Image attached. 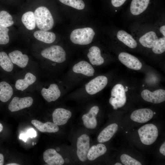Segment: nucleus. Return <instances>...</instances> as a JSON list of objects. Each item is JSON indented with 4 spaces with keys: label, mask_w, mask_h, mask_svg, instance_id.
I'll return each mask as SVG.
<instances>
[{
    "label": "nucleus",
    "mask_w": 165,
    "mask_h": 165,
    "mask_svg": "<svg viewBox=\"0 0 165 165\" xmlns=\"http://www.w3.org/2000/svg\"><path fill=\"white\" fill-rule=\"evenodd\" d=\"M127 0H111L112 5L115 7H119L122 5Z\"/></svg>",
    "instance_id": "f704fd0d"
},
{
    "label": "nucleus",
    "mask_w": 165,
    "mask_h": 165,
    "mask_svg": "<svg viewBox=\"0 0 165 165\" xmlns=\"http://www.w3.org/2000/svg\"><path fill=\"white\" fill-rule=\"evenodd\" d=\"M90 138L84 134L79 137L77 142V154L79 160L82 162L86 160L87 154L90 149Z\"/></svg>",
    "instance_id": "0eeeda50"
},
{
    "label": "nucleus",
    "mask_w": 165,
    "mask_h": 165,
    "mask_svg": "<svg viewBox=\"0 0 165 165\" xmlns=\"http://www.w3.org/2000/svg\"><path fill=\"white\" fill-rule=\"evenodd\" d=\"M158 39L156 33L151 31L141 36L139 39V42L143 46L151 48L156 45Z\"/></svg>",
    "instance_id": "aec40b11"
},
{
    "label": "nucleus",
    "mask_w": 165,
    "mask_h": 165,
    "mask_svg": "<svg viewBox=\"0 0 165 165\" xmlns=\"http://www.w3.org/2000/svg\"><path fill=\"white\" fill-rule=\"evenodd\" d=\"M152 50L153 52L156 54H161L165 51V37H163L158 39L156 45Z\"/></svg>",
    "instance_id": "2f4dec72"
},
{
    "label": "nucleus",
    "mask_w": 165,
    "mask_h": 165,
    "mask_svg": "<svg viewBox=\"0 0 165 165\" xmlns=\"http://www.w3.org/2000/svg\"><path fill=\"white\" fill-rule=\"evenodd\" d=\"M21 20L26 28L29 30L34 29L36 26L34 13L31 11H28L23 14Z\"/></svg>",
    "instance_id": "cd10ccee"
},
{
    "label": "nucleus",
    "mask_w": 165,
    "mask_h": 165,
    "mask_svg": "<svg viewBox=\"0 0 165 165\" xmlns=\"http://www.w3.org/2000/svg\"><path fill=\"white\" fill-rule=\"evenodd\" d=\"M33 102V99L31 97L23 98L15 97L9 103L8 108L11 112H16L30 107Z\"/></svg>",
    "instance_id": "9d476101"
},
{
    "label": "nucleus",
    "mask_w": 165,
    "mask_h": 165,
    "mask_svg": "<svg viewBox=\"0 0 165 165\" xmlns=\"http://www.w3.org/2000/svg\"><path fill=\"white\" fill-rule=\"evenodd\" d=\"M118 58L122 63L129 68L138 70L142 68V64L140 61L134 56L128 53H120Z\"/></svg>",
    "instance_id": "1a4fd4ad"
},
{
    "label": "nucleus",
    "mask_w": 165,
    "mask_h": 165,
    "mask_svg": "<svg viewBox=\"0 0 165 165\" xmlns=\"http://www.w3.org/2000/svg\"><path fill=\"white\" fill-rule=\"evenodd\" d=\"M89 51L87 56L92 64L100 65L104 63V60L101 55L99 48L95 46H92L89 49Z\"/></svg>",
    "instance_id": "412c9836"
},
{
    "label": "nucleus",
    "mask_w": 165,
    "mask_h": 165,
    "mask_svg": "<svg viewBox=\"0 0 165 165\" xmlns=\"http://www.w3.org/2000/svg\"><path fill=\"white\" fill-rule=\"evenodd\" d=\"M117 37L120 41L130 48H135L137 46L136 41L132 36L124 31H119Z\"/></svg>",
    "instance_id": "a878e982"
},
{
    "label": "nucleus",
    "mask_w": 165,
    "mask_h": 165,
    "mask_svg": "<svg viewBox=\"0 0 165 165\" xmlns=\"http://www.w3.org/2000/svg\"><path fill=\"white\" fill-rule=\"evenodd\" d=\"M138 132L142 143L147 145L153 144L156 141L158 135L157 127L152 124L143 126L138 129Z\"/></svg>",
    "instance_id": "7ed1b4c3"
},
{
    "label": "nucleus",
    "mask_w": 165,
    "mask_h": 165,
    "mask_svg": "<svg viewBox=\"0 0 165 165\" xmlns=\"http://www.w3.org/2000/svg\"><path fill=\"white\" fill-rule=\"evenodd\" d=\"M111 96L109 102L114 109L116 110L123 107L126 102L127 97L124 88L121 84H117L113 87Z\"/></svg>",
    "instance_id": "20e7f679"
},
{
    "label": "nucleus",
    "mask_w": 165,
    "mask_h": 165,
    "mask_svg": "<svg viewBox=\"0 0 165 165\" xmlns=\"http://www.w3.org/2000/svg\"><path fill=\"white\" fill-rule=\"evenodd\" d=\"M150 0H132L130 6L131 13L138 15L144 12L148 5Z\"/></svg>",
    "instance_id": "4be33fe9"
},
{
    "label": "nucleus",
    "mask_w": 165,
    "mask_h": 165,
    "mask_svg": "<svg viewBox=\"0 0 165 165\" xmlns=\"http://www.w3.org/2000/svg\"><path fill=\"white\" fill-rule=\"evenodd\" d=\"M12 16L7 11H2L0 12V25L7 27L14 24Z\"/></svg>",
    "instance_id": "c756f323"
},
{
    "label": "nucleus",
    "mask_w": 165,
    "mask_h": 165,
    "mask_svg": "<svg viewBox=\"0 0 165 165\" xmlns=\"http://www.w3.org/2000/svg\"><path fill=\"white\" fill-rule=\"evenodd\" d=\"M31 123L38 130L42 132L55 133L59 130L58 125L53 123L47 122L43 123L37 120H32Z\"/></svg>",
    "instance_id": "6ab92c4d"
},
{
    "label": "nucleus",
    "mask_w": 165,
    "mask_h": 165,
    "mask_svg": "<svg viewBox=\"0 0 165 165\" xmlns=\"http://www.w3.org/2000/svg\"><path fill=\"white\" fill-rule=\"evenodd\" d=\"M0 66L7 72H11L13 69V63L9 56L4 52H0Z\"/></svg>",
    "instance_id": "c85d7f7f"
},
{
    "label": "nucleus",
    "mask_w": 165,
    "mask_h": 165,
    "mask_svg": "<svg viewBox=\"0 0 165 165\" xmlns=\"http://www.w3.org/2000/svg\"><path fill=\"white\" fill-rule=\"evenodd\" d=\"M9 29L7 27L0 25V44L5 45L9 43Z\"/></svg>",
    "instance_id": "72a5a7b5"
},
{
    "label": "nucleus",
    "mask_w": 165,
    "mask_h": 165,
    "mask_svg": "<svg viewBox=\"0 0 165 165\" xmlns=\"http://www.w3.org/2000/svg\"><path fill=\"white\" fill-rule=\"evenodd\" d=\"M43 158L45 162L50 165H62L64 162L61 156L53 148L46 150L43 153Z\"/></svg>",
    "instance_id": "f8f14e48"
},
{
    "label": "nucleus",
    "mask_w": 165,
    "mask_h": 165,
    "mask_svg": "<svg viewBox=\"0 0 165 165\" xmlns=\"http://www.w3.org/2000/svg\"><path fill=\"white\" fill-rule=\"evenodd\" d=\"M115 165H122V164L119 163H116L115 164Z\"/></svg>",
    "instance_id": "37998d69"
},
{
    "label": "nucleus",
    "mask_w": 165,
    "mask_h": 165,
    "mask_svg": "<svg viewBox=\"0 0 165 165\" xmlns=\"http://www.w3.org/2000/svg\"><path fill=\"white\" fill-rule=\"evenodd\" d=\"M108 79L104 75L98 76L85 85V90L87 93L94 95L102 90L107 85Z\"/></svg>",
    "instance_id": "423d86ee"
},
{
    "label": "nucleus",
    "mask_w": 165,
    "mask_h": 165,
    "mask_svg": "<svg viewBox=\"0 0 165 165\" xmlns=\"http://www.w3.org/2000/svg\"><path fill=\"white\" fill-rule=\"evenodd\" d=\"M19 164L15 163H9L8 164H7L6 165H19Z\"/></svg>",
    "instance_id": "79ce46f5"
},
{
    "label": "nucleus",
    "mask_w": 165,
    "mask_h": 165,
    "mask_svg": "<svg viewBox=\"0 0 165 165\" xmlns=\"http://www.w3.org/2000/svg\"><path fill=\"white\" fill-rule=\"evenodd\" d=\"M144 85H143L142 86H144Z\"/></svg>",
    "instance_id": "49530a36"
},
{
    "label": "nucleus",
    "mask_w": 165,
    "mask_h": 165,
    "mask_svg": "<svg viewBox=\"0 0 165 165\" xmlns=\"http://www.w3.org/2000/svg\"><path fill=\"white\" fill-rule=\"evenodd\" d=\"M41 54L45 58L57 63H62L66 60L65 50L58 45L52 46L44 49L41 52Z\"/></svg>",
    "instance_id": "39448f33"
},
{
    "label": "nucleus",
    "mask_w": 165,
    "mask_h": 165,
    "mask_svg": "<svg viewBox=\"0 0 165 165\" xmlns=\"http://www.w3.org/2000/svg\"><path fill=\"white\" fill-rule=\"evenodd\" d=\"M160 152L164 156H165V142H164L160 148Z\"/></svg>",
    "instance_id": "e433bc0d"
},
{
    "label": "nucleus",
    "mask_w": 165,
    "mask_h": 165,
    "mask_svg": "<svg viewBox=\"0 0 165 165\" xmlns=\"http://www.w3.org/2000/svg\"><path fill=\"white\" fill-rule=\"evenodd\" d=\"M34 13L36 24L38 29L47 31L52 28L54 25V20L51 13L46 7H38Z\"/></svg>",
    "instance_id": "f257e3e1"
},
{
    "label": "nucleus",
    "mask_w": 165,
    "mask_h": 165,
    "mask_svg": "<svg viewBox=\"0 0 165 165\" xmlns=\"http://www.w3.org/2000/svg\"><path fill=\"white\" fill-rule=\"evenodd\" d=\"M9 56L12 63L19 67L24 68L27 65L28 61V57L26 54L17 50H14L9 54Z\"/></svg>",
    "instance_id": "a211bd4d"
},
{
    "label": "nucleus",
    "mask_w": 165,
    "mask_h": 165,
    "mask_svg": "<svg viewBox=\"0 0 165 165\" xmlns=\"http://www.w3.org/2000/svg\"><path fill=\"white\" fill-rule=\"evenodd\" d=\"M99 111L98 107L95 106L90 108L87 113L83 115L82 119L83 124L87 128L94 129L96 127L97 122L96 117Z\"/></svg>",
    "instance_id": "4468645a"
},
{
    "label": "nucleus",
    "mask_w": 165,
    "mask_h": 165,
    "mask_svg": "<svg viewBox=\"0 0 165 165\" xmlns=\"http://www.w3.org/2000/svg\"><path fill=\"white\" fill-rule=\"evenodd\" d=\"M3 129V126L2 124L0 123V132H1Z\"/></svg>",
    "instance_id": "a19ab883"
},
{
    "label": "nucleus",
    "mask_w": 165,
    "mask_h": 165,
    "mask_svg": "<svg viewBox=\"0 0 165 165\" xmlns=\"http://www.w3.org/2000/svg\"><path fill=\"white\" fill-rule=\"evenodd\" d=\"M4 162V157L2 154L0 153V165H3Z\"/></svg>",
    "instance_id": "ea45409f"
},
{
    "label": "nucleus",
    "mask_w": 165,
    "mask_h": 165,
    "mask_svg": "<svg viewBox=\"0 0 165 165\" xmlns=\"http://www.w3.org/2000/svg\"><path fill=\"white\" fill-rule=\"evenodd\" d=\"M72 113L70 111L62 108H58L53 112L52 118L53 123L60 126L65 124L71 118Z\"/></svg>",
    "instance_id": "ddd939ff"
},
{
    "label": "nucleus",
    "mask_w": 165,
    "mask_h": 165,
    "mask_svg": "<svg viewBox=\"0 0 165 165\" xmlns=\"http://www.w3.org/2000/svg\"><path fill=\"white\" fill-rule=\"evenodd\" d=\"M95 35V33L91 28H78L72 31L70 38L74 44L86 45L91 42Z\"/></svg>",
    "instance_id": "f03ea898"
},
{
    "label": "nucleus",
    "mask_w": 165,
    "mask_h": 165,
    "mask_svg": "<svg viewBox=\"0 0 165 165\" xmlns=\"http://www.w3.org/2000/svg\"><path fill=\"white\" fill-rule=\"evenodd\" d=\"M28 138L26 134H21L19 136V138L24 141V142H26L27 139Z\"/></svg>",
    "instance_id": "4c0bfd02"
},
{
    "label": "nucleus",
    "mask_w": 165,
    "mask_h": 165,
    "mask_svg": "<svg viewBox=\"0 0 165 165\" xmlns=\"http://www.w3.org/2000/svg\"><path fill=\"white\" fill-rule=\"evenodd\" d=\"M74 72L81 74L87 76L94 75L95 70L93 67L88 62L82 61L75 64L72 68Z\"/></svg>",
    "instance_id": "dca6fc26"
},
{
    "label": "nucleus",
    "mask_w": 165,
    "mask_h": 165,
    "mask_svg": "<svg viewBox=\"0 0 165 165\" xmlns=\"http://www.w3.org/2000/svg\"><path fill=\"white\" fill-rule=\"evenodd\" d=\"M41 94L44 99L49 102L57 99L60 96L61 93L57 85L52 84L48 89L43 88Z\"/></svg>",
    "instance_id": "2eb2a0df"
},
{
    "label": "nucleus",
    "mask_w": 165,
    "mask_h": 165,
    "mask_svg": "<svg viewBox=\"0 0 165 165\" xmlns=\"http://www.w3.org/2000/svg\"><path fill=\"white\" fill-rule=\"evenodd\" d=\"M153 114H156V112H154L153 113Z\"/></svg>",
    "instance_id": "a18cd8bd"
},
{
    "label": "nucleus",
    "mask_w": 165,
    "mask_h": 165,
    "mask_svg": "<svg viewBox=\"0 0 165 165\" xmlns=\"http://www.w3.org/2000/svg\"><path fill=\"white\" fill-rule=\"evenodd\" d=\"M107 151L106 146L103 144L99 143L94 145L90 148L87 157L90 161H93L98 157L105 154Z\"/></svg>",
    "instance_id": "5701e85b"
},
{
    "label": "nucleus",
    "mask_w": 165,
    "mask_h": 165,
    "mask_svg": "<svg viewBox=\"0 0 165 165\" xmlns=\"http://www.w3.org/2000/svg\"><path fill=\"white\" fill-rule=\"evenodd\" d=\"M153 115V112L150 109L141 108L133 112L130 115V118L134 122L143 123L150 120Z\"/></svg>",
    "instance_id": "9b49d317"
},
{
    "label": "nucleus",
    "mask_w": 165,
    "mask_h": 165,
    "mask_svg": "<svg viewBox=\"0 0 165 165\" xmlns=\"http://www.w3.org/2000/svg\"><path fill=\"white\" fill-rule=\"evenodd\" d=\"M160 31L164 37H165V26L164 25L160 27Z\"/></svg>",
    "instance_id": "58836bf2"
},
{
    "label": "nucleus",
    "mask_w": 165,
    "mask_h": 165,
    "mask_svg": "<svg viewBox=\"0 0 165 165\" xmlns=\"http://www.w3.org/2000/svg\"><path fill=\"white\" fill-rule=\"evenodd\" d=\"M13 89L7 82L3 81L0 82V100L2 102L7 101L12 97Z\"/></svg>",
    "instance_id": "bb28decb"
},
{
    "label": "nucleus",
    "mask_w": 165,
    "mask_h": 165,
    "mask_svg": "<svg viewBox=\"0 0 165 165\" xmlns=\"http://www.w3.org/2000/svg\"><path fill=\"white\" fill-rule=\"evenodd\" d=\"M59 1L64 4L78 10L83 9L85 6L84 3L82 0H59Z\"/></svg>",
    "instance_id": "7c9ffc66"
},
{
    "label": "nucleus",
    "mask_w": 165,
    "mask_h": 165,
    "mask_svg": "<svg viewBox=\"0 0 165 165\" xmlns=\"http://www.w3.org/2000/svg\"><path fill=\"white\" fill-rule=\"evenodd\" d=\"M141 95L145 101L154 104H158L165 101V90L160 89L152 92L148 90H143Z\"/></svg>",
    "instance_id": "6e6552de"
},
{
    "label": "nucleus",
    "mask_w": 165,
    "mask_h": 165,
    "mask_svg": "<svg viewBox=\"0 0 165 165\" xmlns=\"http://www.w3.org/2000/svg\"><path fill=\"white\" fill-rule=\"evenodd\" d=\"M34 36L37 40L48 44L53 43L56 39V35L54 33L41 30L35 31Z\"/></svg>",
    "instance_id": "393cba45"
},
{
    "label": "nucleus",
    "mask_w": 165,
    "mask_h": 165,
    "mask_svg": "<svg viewBox=\"0 0 165 165\" xmlns=\"http://www.w3.org/2000/svg\"><path fill=\"white\" fill-rule=\"evenodd\" d=\"M26 134L28 138L30 137L31 138L35 137L36 136V132L33 128L29 129Z\"/></svg>",
    "instance_id": "c9c22d12"
},
{
    "label": "nucleus",
    "mask_w": 165,
    "mask_h": 165,
    "mask_svg": "<svg viewBox=\"0 0 165 165\" xmlns=\"http://www.w3.org/2000/svg\"><path fill=\"white\" fill-rule=\"evenodd\" d=\"M122 163L125 165H141L139 161L126 154H123L120 157Z\"/></svg>",
    "instance_id": "473e14b6"
},
{
    "label": "nucleus",
    "mask_w": 165,
    "mask_h": 165,
    "mask_svg": "<svg viewBox=\"0 0 165 165\" xmlns=\"http://www.w3.org/2000/svg\"><path fill=\"white\" fill-rule=\"evenodd\" d=\"M118 129V126L116 123L109 125L100 133L97 138L98 141L102 143L108 141L115 134Z\"/></svg>",
    "instance_id": "f3484780"
},
{
    "label": "nucleus",
    "mask_w": 165,
    "mask_h": 165,
    "mask_svg": "<svg viewBox=\"0 0 165 165\" xmlns=\"http://www.w3.org/2000/svg\"><path fill=\"white\" fill-rule=\"evenodd\" d=\"M36 79L35 76L31 73L28 72L26 74L24 79H19L16 81L15 87L19 90L23 91L34 83Z\"/></svg>",
    "instance_id": "b1692460"
},
{
    "label": "nucleus",
    "mask_w": 165,
    "mask_h": 165,
    "mask_svg": "<svg viewBox=\"0 0 165 165\" xmlns=\"http://www.w3.org/2000/svg\"><path fill=\"white\" fill-rule=\"evenodd\" d=\"M124 90H125V92H126L128 90H127V88H126V89H124Z\"/></svg>",
    "instance_id": "c03bdc74"
}]
</instances>
